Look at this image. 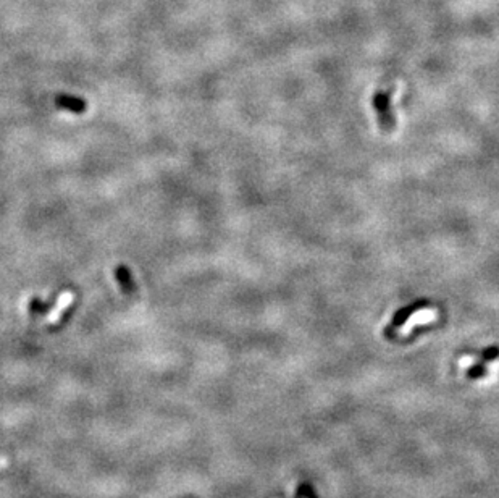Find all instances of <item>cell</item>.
Masks as SVG:
<instances>
[{
	"instance_id": "6da1fadb",
	"label": "cell",
	"mask_w": 499,
	"mask_h": 498,
	"mask_svg": "<svg viewBox=\"0 0 499 498\" xmlns=\"http://www.w3.org/2000/svg\"><path fill=\"white\" fill-rule=\"evenodd\" d=\"M373 107L377 110L378 115V123L382 126L383 131H393L396 128V122H394L393 112H391V103H389V92L378 91L377 94L373 96Z\"/></svg>"
},
{
	"instance_id": "7a4b0ae2",
	"label": "cell",
	"mask_w": 499,
	"mask_h": 498,
	"mask_svg": "<svg viewBox=\"0 0 499 498\" xmlns=\"http://www.w3.org/2000/svg\"><path fill=\"white\" fill-rule=\"evenodd\" d=\"M73 303V294L71 293H63V294H60V298H58V301H57V306H56V308H53L52 310H51V313H49V315H47V322L49 324H56V322H58V320H60V317H62V315H63V313H65V309L68 308V306H70Z\"/></svg>"
},
{
	"instance_id": "3957f363",
	"label": "cell",
	"mask_w": 499,
	"mask_h": 498,
	"mask_svg": "<svg viewBox=\"0 0 499 498\" xmlns=\"http://www.w3.org/2000/svg\"><path fill=\"white\" fill-rule=\"evenodd\" d=\"M57 106L73 113H81L86 110V103H84L81 99H76V97H70V96L57 97Z\"/></svg>"
},
{
	"instance_id": "277c9868",
	"label": "cell",
	"mask_w": 499,
	"mask_h": 498,
	"mask_svg": "<svg viewBox=\"0 0 499 498\" xmlns=\"http://www.w3.org/2000/svg\"><path fill=\"white\" fill-rule=\"evenodd\" d=\"M427 304H428V303H425V301H418V303H416L414 306H411V308H406V309L399 310V313L396 314V317H394V322H393V325H394V327H399V329H401L403 325L406 324L407 320L411 319L412 315L417 313V310H420L422 308H425V306H427Z\"/></svg>"
},
{
	"instance_id": "5b68a950",
	"label": "cell",
	"mask_w": 499,
	"mask_h": 498,
	"mask_svg": "<svg viewBox=\"0 0 499 498\" xmlns=\"http://www.w3.org/2000/svg\"><path fill=\"white\" fill-rule=\"evenodd\" d=\"M117 277H118V280H120L121 287H125V290H126V288L130 290V288L133 287L131 275H130V272H128V269H125V267H118V270H117Z\"/></svg>"
},
{
	"instance_id": "8992f818",
	"label": "cell",
	"mask_w": 499,
	"mask_h": 498,
	"mask_svg": "<svg viewBox=\"0 0 499 498\" xmlns=\"http://www.w3.org/2000/svg\"><path fill=\"white\" fill-rule=\"evenodd\" d=\"M475 361H477V359L473 356L464 358V359H461V367H472L473 364H475Z\"/></svg>"
}]
</instances>
